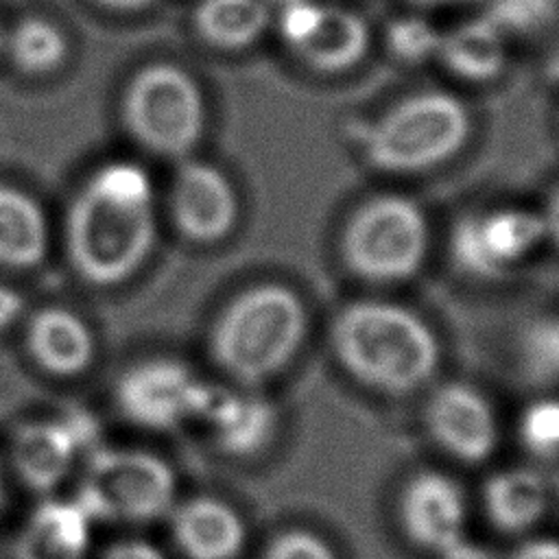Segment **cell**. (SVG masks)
<instances>
[{"mask_svg":"<svg viewBox=\"0 0 559 559\" xmlns=\"http://www.w3.org/2000/svg\"><path fill=\"white\" fill-rule=\"evenodd\" d=\"M262 559H338L336 550L317 533L306 528H288L273 535Z\"/></svg>","mask_w":559,"mask_h":559,"instance_id":"83f0119b","label":"cell"},{"mask_svg":"<svg viewBox=\"0 0 559 559\" xmlns=\"http://www.w3.org/2000/svg\"><path fill=\"white\" fill-rule=\"evenodd\" d=\"M72 498L94 524L144 526L166 520L177 496V474L144 448L100 443L81 461Z\"/></svg>","mask_w":559,"mask_h":559,"instance_id":"277c9868","label":"cell"},{"mask_svg":"<svg viewBox=\"0 0 559 559\" xmlns=\"http://www.w3.org/2000/svg\"><path fill=\"white\" fill-rule=\"evenodd\" d=\"M424 426L443 454L467 465L487 461L500 439L491 402L465 382H445L430 393L424 406Z\"/></svg>","mask_w":559,"mask_h":559,"instance_id":"8fae6325","label":"cell"},{"mask_svg":"<svg viewBox=\"0 0 559 559\" xmlns=\"http://www.w3.org/2000/svg\"><path fill=\"white\" fill-rule=\"evenodd\" d=\"M4 48L20 70L28 74H48L63 66L68 57V37L55 22L28 15L4 37Z\"/></svg>","mask_w":559,"mask_h":559,"instance_id":"603a6c76","label":"cell"},{"mask_svg":"<svg viewBox=\"0 0 559 559\" xmlns=\"http://www.w3.org/2000/svg\"><path fill=\"white\" fill-rule=\"evenodd\" d=\"M430 247L428 216L417 201L397 192L365 199L338 238L347 271L369 284H397L419 273Z\"/></svg>","mask_w":559,"mask_h":559,"instance_id":"8992f818","label":"cell"},{"mask_svg":"<svg viewBox=\"0 0 559 559\" xmlns=\"http://www.w3.org/2000/svg\"><path fill=\"white\" fill-rule=\"evenodd\" d=\"M155 236L153 181L135 162L98 166L70 203L68 260L87 284L118 286L133 277L148 260Z\"/></svg>","mask_w":559,"mask_h":559,"instance_id":"6da1fadb","label":"cell"},{"mask_svg":"<svg viewBox=\"0 0 559 559\" xmlns=\"http://www.w3.org/2000/svg\"><path fill=\"white\" fill-rule=\"evenodd\" d=\"M419 4H448V2H461V0H413Z\"/></svg>","mask_w":559,"mask_h":559,"instance_id":"e575fe53","label":"cell"},{"mask_svg":"<svg viewBox=\"0 0 559 559\" xmlns=\"http://www.w3.org/2000/svg\"><path fill=\"white\" fill-rule=\"evenodd\" d=\"M26 349L48 373L59 378L79 376L96 356V338L87 321L70 308H39L26 328Z\"/></svg>","mask_w":559,"mask_h":559,"instance_id":"ac0fdd59","label":"cell"},{"mask_svg":"<svg viewBox=\"0 0 559 559\" xmlns=\"http://www.w3.org/2000/svg\"><path fill=\"white\" fill-rule=\"evenodd\" d=\"M50 227L44 207L26 190L0 181V264L33 269L46 253Z\"/></svg>","mask_w":559,"mask_h":559,"instance_id":"ffe728a7","label":"cell"},{"mask_svg":"<svg viewBox=\"0 0 559 559\" xmlns=\"http://www.w3.org/2000/svg\"><path fill=\"white\" fill-rule=\"evenodd\" d=\"M166 522L183 559H238L247 542V526L236 507L210 493L177 500Z\"/></svg>","mask_w":559,"mask_h":559,"instance_id":"2e32d148","label":"cell"},{"mask_svg":"<svg viewBox=\"0 0 559 559\" xmlns=\"http://www.w3.org/2000/svg\"><path fill=\"white\" fill-rule=\"evenodd\" d=\"M94 526L72 496H41L20 520L9 559H92Z\"/></svg>","mask_w":559,"mask_h":559,"instance_id":"5bb4252c","label":"cell"},{"mask_svg":"<svg viewBox=\"0 0 559 559\" xmlns=\"http://www.w3.org/2000/svg\"><path fill=\"white\" fill-rule=\"evenodd\" d=\"M437 59L456 79L469 83L493 81L507 66L504 33L487 17L463 22L441 33Z\"/></svg>","mask_w":559,"mask_h":559,"instance_id":"44dd1931","label":"cell"},{"mask_svg":"<svg viewBox=\"0 0 559 559\" xmlns=\"http://www.w3.org/2000/svg\"><path fill=\"white\" fill-rule=\"evenodd\" d=\"M441 33L421 17H397L386 28V50L402 66H424L437 59Z\"/></svg>","mask_w":559,"mask_h":559,"instance_id":"d4e9b609","label":"cell"},{"mask_svg":"<svg viewBox=\"0 0 559 559\" xmlns=\"http://www.w3.org/2000/svg\"><path fill=\"white\" fill-rule=\"evenodd\" d=\"M526 371L537 380H559V317L531 325L522 341Z\"/></svg>","mask_w":559,"mask_h":559,"instance_id":"484cf974","label":"cell"},{"mask_svg":"<svg viewBox=\"0 0 559 559\" xmlns=\"http://www.w3.org/2000/svg\"><path fill=\"white\" fill-rule=\"evenodd\" d=\"M542 218H544V227H546V240H552L559 247V186L548 197Z\"/></svg>","mask_w":559,"mask_h":559,"instance_id":"1f68e13d","label":"cell"},{"mask_svg":"<svg viewBox=\"0 0 559 559\" xmlns=\"http://www.w3.org/2000/svg\"><path fill=\"white\" fill-rule=\"evenodd\" d=\"M194 419L203 421L214 443L234 456L258 454L275 432L273 406L251 389L229 391L205 382Z\"/></svg>","mask_w":559,"mask_h":559,"instance_id":"e0dca14e","label":"cell"},{"mask_svg":"<svg viewBox=\"0 0 559 559\" xmlns=\"http://www.w3.org/2000/svg\"><path fill=\"white\" fill-rule=\"evenodd\" d=\"M96 4L111 9V11H142L151 4H155L157 0H94Z\"/></svg>","mask_w":559,"mask_h":559,"instance_id":"d6a6232c","label":"cell"},{"mask_svg":"<svg viewBox=\"0 0 559 559\" xmlns=\"http://www.w3.org/2000/svg\"><path fill=\"white\" fill-rule=\"evenodd\" d=\"M280 33L295 57L321 74L352 70L369 48V28L358 13L314 0H286Z\"/></svg>","mask_w":559,"mask_h":559,"instance_id":"9c48e42d","label":"cell"},{"mask_svg":"<svg viewBox=\"0 0 559 559\" xmlns=\"http://www.w3.org/2000/svg\"><path fill=\"white\" fill-rule=\"evenodd\" d=\"M557 7V0H491L485 17L502 33H533L555 17Z\"/></svg>","mask_w":559,"mask_h":559,"instance_id":"4316f807","label":"cell"},{"mask_svg":"<svg viewBox=\"0 0 559 559\" xmlns=\"http://www.w3.org/2000/svg\"><path fill=\"white\" fill-rule=\"evenodd\" d=\"M170 214L183 238L214 245L225 240L238 223V192L218 166L186 157L179 159L173 177Z\"/></svg>","mask_w":559,"mask_h":559,"instance_id":"7c38bea8","label":"cell"},{"mask_svg":"<svg viewBox=\"0 0 559 559\" xmlns=\"http://www.w3.org/2000/svg\"><path fill=\"white\" fill-rule=\"evenodd\" d=\"M4 500H7V483H4V472L0 467V511L4 507Z\"/></svg>","mask_w":559,"mask_h":559,"instance_id":"836d02e7","label":"cell"},{"mask_svg":"<svg viewBox=\"0 0 559 559\" xmlns=\"http://www.w3.org/2000/svg\"><path fill=\"white\" fill-rule=\"evenodd\" d=\"M520 441L528 454L542 461L559 459V397L531 402L520 415Z\"/></svg>","mask_w":559,"mask_h":559,"instance_id":"cb8c5ba5","label":"cell"},{"mask_svg":"<svg viewBox=\"0 0 559 559\" xmlns=\"http://www.w3.org/2000/svg\"><path fill=\"white\" fill-rule=\"evenodd\" d=\"M22 310H24L22 295L13 286L0 282V332L11 328L20 319Z\"/></svg>","mask_w":559,"mask_h":559,"instance_id":"4dcf8cb0","label":"cell"},{"mask_svg":"<svg viewBox=\"0 0 559 559\" xmlns=\"http://www.w3.org/2000/svg\"><path fill=\"white\" fill-rule=\"evenodd\" d=\"M509 559H559V539L528 537L511 550Z\"/></svg>","mask_w":559,"mask_h":559,"instance_id":"f546056e","label":"cell"},{"mask_svg":"<svg viewBox=\"0 0 559 559\" xmlns=\"http://www.w3.org/2000/svg\"><path fill=\"white\" fill-rule=\"evenodd\" d=\"M4 37H7V33H4V28H2V22H0V50L4 48Z\"/></svg>","mask_w":559,"mask_h":559,"instance_id":"d590c367","label":"cell"},{"mask_svg":"<svg viewBox=\"0 0 559 559\" xmlns=\"http://www.w3.org/2000/svg\"><path fill=\"white\" fill-rule=\"evenodd\" d=\"M550 507L546 478L531 467L493 472L483 485V509L489 524L507 535L533 531Z\"/></svg>","mask_w":559,"mask_h":559,"instance_id":"d6986e66","label":"cell"},{"mask_svg":"<svg viewBox=\"0 0 559 559\" xmlns=\"http://www.w3.org/2000/svg\"><path fill=\"white\" fill-rule=\"evenodd\" d=\"M544 240L542 212L500 205L463 216L452 229L450 249L465 273L493 280L520 266Z\"/></svg>","mask_w":559,"mask_h":559,"instance_id":"ba28073f","label":"cell"},{"mask_svg":"<svg viewBox=\"0 0 559 559\" xmlns=\"http://www.w3.org/2000/svg\"><path fill=\"white\" fill-rule=\"evenodd\" d=\"M330 347L345 373L384 395L419 391L441 360L439 338L428 321L382 299L345 304L332 321Z\"/></svg>","mask_w":559,"mask_h":559,"instance_id":"7a4b0ae2","label":"cell"},{"mask_svg":"<svg viewBox=\"0 0 559 559\" xmlns=\"http://www.w3.org/2000/svg\"><path fill=\"white\" fill-rule=\"evenodd\" d=\"M205 382L175 358L131 365L116 382L120 415L144 430H173L197 417Z\"/></svg>","mask_w":559,"mask_h":559,"instance_id":"30bf717a","label":"cell"},{"mask_svg":"<svg viewBox=\"0 0 559 559\" xmlns=\"http://www.w3.org/2000/svg\"><path fill=\"white\" fill-rule=\"evenodd\" d=\"M271 11L262 0H201L194 31L216 50H245L266 31Z\"/></svg>","mask_w":559,"mask_h":559,"instance_id":"7402d4cb","label":"cell"},{"mask_svg":"<svg viewBox=\"0 0 559 559\" xmlns=\"http://www.w3.org/2000/svg\"><path fill=\"white\" fill-rule=\"evenodd\" d=\"M308 334L304 299L284 284H253L234 295L210 332L214 362L242 389L282 373Z\"/></svg>","mask_w":559,"mask_h":559,"instance_id":"3957f363","label":"cell"},{"mask_svg":"<svg viewBox=\"0 0 559 559\" xmlns=\"http://www.w3.org/2000/svg\"><path fill=\"white\" fill-rule=\"evenodd\" d=\"M400 524L421 550L452 555L463 546L467 500L461 485L435 469L413 474L400 493Z\"/></svg>","mask_w":559,"mask_h":559,"instance_id":"4fadbf2b","label":"cell"},{"mask_svg":"<svg viewBox=\"0 0 559 559\" xmlns=\"http://www.w3.org/2000/svg\"><path fill=\"white\" fill-rule=\"evenodd\" d=\"M83 461V450L61 417L20 424L9 441L15 480L37 498L59 493Z\"/></svg>","mask_w":559,"mask_h":559,"instance_id":"9a60e30c","label":"cell"},{"mask_svg":"<svg viewBox=\"0 0 559 559\" xmlns=\"http://www.w3.org/2000/svg\"><path fill=\"white\" fill-rule=\"evenodd\" d=\"M122 122L148 153L186 159L205 133V96L197 79L177 63L142 66L124 85Z\"/></svg>","mask_w":559,"mask_h":559,"instance_id":"52a82bcc","label":"cell"},{"mask_svg":"<svg viewBox=\"0 0 559 559\" xmlns=\"http://www.w3.org/2000/svg\"><path fill=\"white\" fill-rule=\"evenodd\" d=\"M469 133L472 120L461 98L441 90L417 92L376 118L365 138V155L382 173L413 175L452 159Z\"/></svg>","mask_w":559,"mask_h":559,"instance_id":"5b68a950","label":"cell"},{"mask_svg":"<svg viewBox=\"0 0 559 559\" xmlns=\"http://www.w3.org/2000/svg\"><path fill=\"white\" fill-rule=\"evenodd\" d=\"M98 559H170V557L146 537H120L107 544Z\"/></svg>","mask_w":559,"mask_h":559,"instance_id":"f1b7e54d","label":"cell"}]
</instances>
